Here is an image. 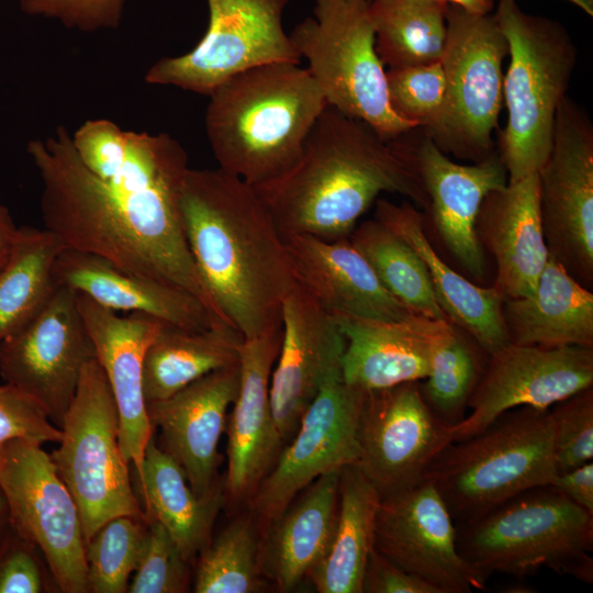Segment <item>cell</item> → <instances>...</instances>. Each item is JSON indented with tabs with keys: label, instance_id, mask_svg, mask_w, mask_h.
<instances>
[{
	"label": "cell",
	"instance_id": "obj_8",
	"mask_svg": "<svg viewBox=\"0 0 593 593\" xmlns=\"http://www.w3.org/2000/svg\"><path fill=\"white\" fill-rule=\"evenodd\" d=\"M60 429L51 458L77 504L86 544L114 517L147 521L122 452L116 404L97 358L85 366Z\"/></svg>",
	"mask_w": 593,
	"mask_h": 593
},
{
	"label": "cell",
	"instance_id": "obj_38",
	"mask_svg": "<svg viewBox=\"0 0 593 593\" xmlns=\"http://www.w3.org/2000/svg\"><path fill=\"white\" fill-rule=\"evenodd\" d=\"M488 358L475 339L454 324L447 338L436 348L419 389L427 405L449 426L465 418Z\"/></svg>",
	"mask_w": 593,
	"mask_h": 593
},
{
	"label": "cell",
	"instance_id": "obj_29",
	"mask_svg": "<svg viewBox=\"0 0 593 593\" xmlns=\"http://www.w3.org/2000/svg\"><path fill=\"white\" fill-rule=\"evenodd\" d=\"M508 342L593 348V293L551 256L528 296L504 299Z\"/></svg>",
	"mask_w": 593,
	"mask_h": 593
},
{
	"label": "cell",
	"instance_id": "obj_33",
	"mask_svg": "<svg viewBox=\"0 0 593 593\" xmlns=\"http://www.w3.org/2000/svg\"><path fill=\"white\" fill-rule=\"evenodd\" d=\"M243 340L228 326L188 329L164 323L144 358L146 403L166 399L211 372L238 365Z\"/></svg>",
	"mask_w": 593,
	"mask_h": 593
},
{
	"label": "cell",
	"instance_id": "obj_47",
	"mask_svg": "<svg viewBox=\"0 0 593 593\" xmlns=\"http://www.w3.org/2000/svg\"><path fill=\"white\" fill-rule=\"evenodd\" d=\"M570 501L593 514V462L559 472L549 484Z\"/></svg>",
	"mask_w": 593,
	"mask_h": 593
},
{
	"label": "cell",
	"instance_id": "obj_34",
	"mask_svg": "<svg viewBox=\"0 0 593 593\" xmlns=\"http://www.w3.org/2000/svg\"><path fill=\"white\" fill-rule=\"evenodd\" d=\"M66 246L51 231L19 226L0 267V344L26 324L57 287L54 264Z\"/></svg>",
	"mask_w": 593,
	"mask_h": 593
},
{
	"label": "cell",
	"instance_id": "obj_23",
	"mask_svg": "<svg viewBox=\"0 0 593 593\" xmlns=\"http://www.w3.org/2000/svg\"><path fill=\"white\" fill-rule=\"evenodd\" d=\"M77 303L93 342L97 360L109 381L120 419V444L125 459L142 471L146 446L154 436L143 390V365L148 346L165 322L132 312L120 315L87 295Z\"/></svg>",
	"mask_w": 593,
	"mask_h": 593
},
{
	"label": "cell",
	"instance_id": "obj_2",
	"mask_svg": "<svg viewBox=\"0 0 593 593\" xmlns=\"http://www.w3.org/2000/svg\"><path fill=\"white\" fill-rule=\"evenodd\" d=\"M181 214L195 267L244 339L281 326L294 286L283 236L254 186L221 168L189 169Z\"/></svg>",
	"mask_w": 593,
	"mask_h": 593
},
{
	"label": "cell",
	"instance_id": "obj_13",
	"mask_svg": "<svg viewBox=\"0 0 593 593\" xmlns=\"http://www.w3.org/2000/svg\"><path fill=\"white\" fill-rule=\"evenodd\" d=\"M538 174L539 213L549 256L593 286V124L570 97L560 103L550 152Z\"/></svg>",
	"mask_w": 593,
	"mask_h": 593
},
{
	"label": "cell",
	"instance_id": "obj_11",
	"mask_svg": "<svg viewBox=\"0 0 593 593\" xmlns=\"http://www.w3.org/2000/svg\"><path fill=\"white\" fill-rule=\"evenodd\" d=\"M0 486L13 529L43 557L59 592L89 593L77 504L42 445L15 439L0 455Z\"/></svg>",
	"mask_w": 593,
	"mask_h": 593
},
{
	"label": "cell",
	"instance_id": "obj_28",
	"mask_svg": "<svg viewBox=\"0 0 593 593\" xmlns=\"http://www.w3.org/2000/svg\"><path fill=\"white\" fill-rule=\"evenodd\" d=\"M374 219L403 238L426 266L436 300L447 320L470 334L490 356L508 344L503 318L504 298L449 267L429 242L423 214L410 202L376 200Z\"/></svg>",
	"mask_w": 593,
	"mask_h": 593
},
{
	"label": "cell",
	"instance_id": "obj_35",
	"mask_svg": "<svg viewBox=\"0 0 593 593\" xmlns=\"http://www.w3.org/2000/svg\"><path fill=\"white\" fill-rule=\"evenodd\" d=\"M448 4L439 0H370L376 51L382 64L400 68L440 61Z\"/></svg>",
	"mask_w": 593,
	"mask_h": 593
},
{
	"label": "cell",
	"instance_id": "obj_25",
	"mask_svg": "<svg viewBox=\"0 0 593 593\" xmlns=\"http://www.w3.org/2000/svg\"><path fill=\"white\" fill-rule=\"evenodd\" d=\"M345 337L344 381L361 391H377L424 380L436 348L452 323L415 314L384 322L334 316Z\"/></svg>",
	"mask_w": 593,
	"mask_h": 593
},
{
	"label": "cell",
	"instance_id": "obj_9",
	"mask_svg": "<svg viewBox=\"0 0 593 593\" xmlns=\"http://www.w3.org/2000/svg\"><path fill=\"white\" fill-rule=\"evenodd\" d=\"M369 4L315 0L314 18L301 21L289 35L327 104L391 139L418 126L398 116L389 103Z\"/></svg>",
	"mask_w": 593,
	"mask_h": 593
},
{
	"label": "cell",
	"instance_id": "obj_27",
	"mask_svg": "<svg viewBox=\"0 0 593 593\" xmlns=\"http://www.w3.org/2000/svg\"><path fill=\"white\" fill-rule=\"evenodd\" d=\"M54 278L115 312L144 313L188 329L227 326L188 291L123 270L96 254L65 247L55 260Z\"/></svg>",
	"mask_w": 593,
	"mask_h": 593
},
{
	"label": "cell",
	"instance_id": "obj_37",
	"mask_svg": "<svg viewBox=\"0 0 593 593\" xmlns=\"http://www.w3.org/2000/svg\"><path fill=\"white\" fill-rule=\"evenodd\" d=\"M259 522L253 515L232 521L198 555L195 593H255L261 580Z\"/></svg>",
	"mask_w": 593,
	"mask_h": 593
},
{
	"label": "cell",
	"instance_id": "obj_50",
	"mask_svg": "<svg viewBox=\"0 0 593 593\" xmlns=\"http://www.w3.org/2000/svg\"><path fill=\"white\" fill-rule=\"evenodd\" d=\"M12 530L10 510L7 497L0 486V548Z\"/></svg>",
	"mask_w": 593,
	"mask_h": 593
},
{
	"label": "cell",
	"instance_id": "obj_22",
	"mask_svg": "<svg viewBox=\"0 0 593 593\" xmlns=\"http://www.w3.org/2000/svg\"><path fill=\"white\" fill-rule=\"evenodd\" d=\"M282 326L244 339L239 348V388L227 416L225 499L248 501L277 460L283 443L272 416L269 385Z\"/></svg>",
	"mask_w": 593,
	"mask_h": 593
},
{
	"label": "cell",
	"instance_id": "obj_36",
	"mask_svg": "<svg viewBox=\"0 0 593 593\" xmlns=\"http://www.w3.org/2000/svg\"><path fill=\"white\" fill-rule=\"evenodd\" d=\"M348 239L395 299L415 314L447 320L425 264L403 238L373 217L356 225Z\"/></svg>",
	"mask_w": 593,
	"mask_h": 593
},
{
	"label": "cell",
	"instance_id": "obj_20",
	"mask_svg": "<svg viewBox=\"0 0 593 593\" xmlns=\"http://www.w3.org/2000/svg\"><path fill=\"white\" fill-rule=\"evenodd\" d=\"M413 167L428 195L427 212L438 238L458 266L473 279L486 271L485 253L475 233V220L485 195L507 183L497 152L472 164H458L422 133L406 132Z\"/></svg>",
	"mask_w": 593,
	"mask_h": 593
},
{
	"label": "cell",
	"instance_id": "obj_5",
	"mask_svg": "<svg viewBox=\"0 0 593 593\" xmlns=\"http://www.w3.org/2000/svg\"><path fill=\"white\" fill-rule=\"evenodd\" d=\"M494 16L510 55L503 78L507 119L496 152L507 182H515L537 172L550 152L578 52L561 23L524 12L516 0H499Z\"/></svg>",
	"mask_w": 593,
	"mask_h": 593
},
{
	"label": "cell",
	"instance_id": "obj_18",
	"mask_svg": "<svg viewBox=\"0 0 593 593\" xmlns=\"http://www.w3.org/2000/svg\"><path fill=\"white\" fill-rule=\"evenodd\" d=\"M374 548L437 593L485 588L488 579L460 555L454 518L426 479L381 497Z\"/></svg>",
	"mask_w": 593,
	"mask_h": 593
},
{
	"label": "cell",
	"instance_id": "obj_14",
	"mask_svg": "<svg viewBox=\"0 0 593 593\" xmlns=\"http://www.w3.org/2000/svg\"><path fill=\"white\" fill-rule=\"evenodd\" d=\"M365 391L332 376L260 481L248 504L259 524L276 522L318 477L358 463V427Z\"/></svg>",
	"mask_w": 593,
	"mask_h": 593
},
{
	"label": "cell",
	"instance_id": "obj_43",
	"mask_svg": "<svg viewBox=\"0 0 593 593\" xmlns=\"http://www.w3.org/2000/svg\"><path fill=\"white\" fill-rule=\"evenodd\" d=\"M15 439L43 445L59 443L61 429L49 418L43 405L15 385L0 384V455Z\"/></svg>",
	"mask_w": 593,
	"mask_h": 593
},
{
	"label": "cell",
	"instance_id": "obj_32",
	"mask_svg": "<svg viewBox=\"0 0 593 593\" xmlns=\"http://www.w3.org/2000/svg\"><path fill=\"white\" fill-rule=\"evenodd\" d=\"M380 500L377 488L356 465L340 470L333 536L307 577L318 593H362Z\"/></svg>",
	"mask_w": 593,
	"mask_h": 593
},
{
	"label": "cell",
	"instance_id": "obj_40",
	"mask_svg": "<svg viewBox=\"0 0 593 593\" xmlns=\"http://www.w3.org/2000/svg\"><path fill=\"white\" fill-rule=\"evenodd\" d=\"M385 79L389 103L401 119L423 127L440 110L446 89L440 61L389 68Z\"/></svg>",
	"mask_w": 593,
	"mask_h": 593
},
{
	"label": "cell",
	"instance_id": "obj_7",
	"mask_svg": "<svg viewBox=\"0 0 593 593\" xmlns=\"http://www.w3.org/2000/svg\"><path fill=\"white\" fill-rule=\"evenodd\" d=\"M463 559L486 579L547 568L591 583L593 514L551 485L525 491L457 532Z\"/></svg>",
	"mask_w": 593,
	"mask_h": 593
},
{
	"label": "cell",
	"instance_id": "obj_45",
	"mask_svg": "<svg viewBox=\"0 0 593 593\" xmlns=\"http://www.w3.org/2000/svg\"><path fill=\"white\" fill-rule=\"evenodd\" d=\"M38 550L12 527L0 548V593L58 591ZM43 558V557H42Z\"/></svg>",
	"mask_w": 593,
	"mask_h": 593
},
{
	"label": "cell",
	"instance_id": "obj_16",
	"mask_svg": "<svg viewBox=\"0 0 593 593\" xmlns=\"http://www.w3.org/2000/svg\"><path fill=\"white\" fill-rule=\"evenodd\" d=\"M358 441L357 467L382 497L421 482L454 440L451 426L427 405L418 381L366 392Z\"/></svg>",
	"mask_w": 593,
	"mask_h": 593
},
{
	"label": "cell",
	"instance_id": "obj_39",
	"mask_svg": "<svg viewBox=\"0 0 593 593\" xmlns=\"http://www.w3.org/2000/svg\"><path fill=\"white\" fill-rule=\"evenodd\" d=\"M148 521L118 516L86 544L90 592L125 593L145 546Z\"/></svg>",
	"mask_w": 593,
	"mask_h": 593
},
{
	"label": "cell",
	"instance_id": "obj_6",
	"mask_svg": "<svg viewBox=\"0 0 593 593\" xmlns=\"http://www.w3.org/2000/svg\"><path fill=\"white\" fill-rule=\"evenodd\" d=\"M557 474L549 410H510L480 433L452 441L424 479L454 519L473 521L516 495L549 485Z\"/></svg>",
	"mask_w": 593,
	"mask_h": 593
},
{
	"label": "cell",
	"instance_id": "obj_46",
	"mask_svg": "<svg viewBox=\"0 0 593 593\" xmlns=\"http://www.w3.org/2000/svg\"><path fill=\"white\" fill-rule=\"evenodd\" d=\"M362 593H437V591L373 548L363 574Z\"/></svg>",
	"mask_w": 593,
	"mask_h": 593
},
{
	"label": "cell",
	"instance_id": "obj_4",
	"mask_svg": "<svg viewBox=\"0 0 593 593\" xmlns=\"http://www.w3.org/2000/svg\"><path fill=\"white\" fill-rule=\"evenodd\" d=\"M205 132L219 168L251 186L271 181L300 158L327 101L296 63L239 72L209 96Z\"/></svg>",
	"mask_w": 593,
	"mask_h": 593
},
{
	"label": "cell",
	"instance_id": "obj_51",
	"mask_svg": "<svg viewBox=\"0 0 593 593\" xmlns=\"http://www.w3.org/2000/svg\"><path fill=\"white\" fill-rule=\"evenodd\" d=\"M568 1L577 5L585 14L593 16V0H568Z\"/></svg>",
	"mask_w": 593,
	"mask_h": 593
},
{
	"label": "cell",
	"instance_id": "obj_12",
	"mask_svg": "<svg viewBox=\"0 0 593 593\" xmlns=\"http://www.w3.org/2000/svg\"><path fill=\"white\" fill-rule=\"evenodd\" d=\"M289 0H206L209 23L199 43L180 56L161 57L145 72L149 85L210 96L233 76L301 56L283 29Z\"/></svg>",
	"mask_w": 593,
	"mask_h": 593
},
{
	"label": "cell",
	"instance_id": "obj_48",
	"mask_svg": "<svg viewBox=\"0 0 593 593\" xmlns=\"http://www.w3.org/2000/svg\"><path fill=\"white\" fill-rule=\"evenodd\" d=\"M18 228L10 210L0 204V267L12 250Z\"/></svg>",
	"mask_w": 593,
	"mask_h": 593
},
{
	"label": "cell",
	"instance_id": "obj_24",
	"mask_svg": "<svg viewBox=\"0 0 593 593\" xmlns=\"http://www.w3.org/2000/svg\"><path fill=\"white\" fill-rule=\"evenodd\" d=\"M294 281L333 316L396 322L413 315L379 281L348 238L283 236Z\"/></svg>",
	"mask_w": 593,
	"mask_h": 593
},
{
	"label": "cell",
	"instance_id": "obj_31",
	"mask_svg": "<svg viewBox=\"0 0 593 593\" xmlns=\"http://www.w3.org/2000/svg\"><path fill=\"white\" fill-rule=\"evenodd\" d=\"M136 477L147 521L161 524L191 563L211 539L214 522L226 500L224 488L210 496H198L182 468L158 447L154 436L146 446L142 471Z\"/></svg>",
	"mask_w": 593,
	"mask_h": 593
},
{
	"label": "cell",
	"instance_id": "obj_41",
	"mask_svg": "<svg viewBox=\"0 0 593 593\" xmlns=\"http://www.w3.org/2000/svg\"><path fill=\"white\" fill-rule=\"evenodd\" d=\"M189 564L167 529L158 522L149 521L143 553L127 592H187Z\"/></svg>",
	"mask_w": 593,
	"mask_h": 593
},
{
	"label": "cell",
	"instance_id": "obj_1",
	"mask_svg": "<svg viewBox=\"0 0 593 593\" xmlns=\"http://www.w3.org/2000/svg\"><path fill=\"white\" fill-rule=\"evenodd\" d=\"M26 150L42 181L44 228L68 248L188 291L230 325L187 243L180 201L190 167L175 137L91 119L74 134L58 125Z\"/></svg>",
	"mask_w": 593,
	"mask_h": 593
},
{
	"label": "cell",
	"instance_id": "obj_44",
	"mask_svg": "<svg viewBox=\"0 0 593 593\" xmlns=\"http://www.w3.org/2000/svg\"><path fill=\"white\" fill-rule=\"evenodd\" d=\"M126 0H20L23 13L57 20L80 32L115 30L120 26Z\"/></svg>",
	"mask_w": 593,
	"mask_h": 593
},
{
	"label": "cell",
	"instance_id": "obj_21",
	"mask_svg": "<svg viewBox=\"0 0 593 593\" xmlns=\"http://www.w3.org/2000/svg\"><path fill=\"white\" fill-rule=\"evenodd\" d=\"M239 388V363L211 372L172 395L147 402L164 450L182 468L192 491L206 497L223 486L219 444Z\"/></svg>",
	"mask_w": 593,
	"mask_h": 593
},
{
	"label": "cell",
	"instance_id": "obj_26",
	"mask_svg": "<svg viewBox=\"0 0 593 593\" xmlns=\"http://www.w3.org/2000/svg\"><path fill=\"white\" fill-rule=\"evenodd\" d=\"M475 233L496 266L493 288L504 298L530 295L549 251L539 213L538 174L489 192L475 220Z\"/></svg>",
	"mask_w": 593,
	"mask_h": 593
},
{
	"label": "cell",
	"instance_id": "obj_49",
	"mask_svg": "<svg viewBox=\"0 0 593 593\" xmlns=\"http://www.w3.org/2000/svg\"><path fill=\"white\" fill-rule=\"evenodd\" d=\"M450 4H456L463 10L474 14H490L494 9L493 0H439Z\"/></svg>",
	"mask_w": 593,
	"mask_h": 593
},
{
	"label": "cell",
	"instance_id": "obj_3",
	"mask_svg": "<svg viewBox=\"0 0 593 593\" xmlns=\"http://www.w3.org/2000/svg\"><path fill=\"white\" fill-rule=\"evenodd\" d=\"M282 236L348 238L381 192L399 193L427 210L405 134L381 137L365 122L326 105L299 160L282 176L254 186Z\"/></svg>",
	"mask_w": 593,
	"mask_h": 593
},
{
	"label": "cell",
	"instance_id": "obj_17",
	"mask_svg": "<svg viewBox=\"0 0 593 593\" xmlns=\"http://www.w3.org/2000/svg\"><path fill=\"white\" fill-rule=\"evenodd\" d=\"M593 387V348L508 343L489 356L465 418L451 426L454 441L467 439L503 413L523 406L549 410Z\"/></svg>",
	"mask_w": 593,
	"mask_h": 593
},
{
	"label": "cell",
	"instance_id": "obj_19",
	"mask_svg": "<svg viewBox=\"0 0 593 593\" xmlns=\"http://www.w3.org/2000/svg\"><path fill=\"white\" fill-rule=\"evenodd\" d=\"M281 326L269 396L276 427L286 444L324 383L342 372L346 343L334 316L296 283L283 300Z\"/></svg>",
	"mask_w": 593,
	"mask_h": 593
},
{
	"label": "cell",
	"instance_id": "obj_42",
	"mask_svg": "<svg viewBox=\"0 0 593 593\" xmlns=\"http://www.w3.org/2000/svg\"><path fill=\"white\" fill-rule=\"evenodd\" d=\"M557 473L593 459V387L549 409Z\"/></svg>",
	"mask_w": 593,
	"mask_h": 593
},
{
	"label": "cell",
	"instance_id": "obj_30",
	"mask_svg": "<svg viewBox=\"0 0 593 593\" xmlns=\"http://www.w3.org/2000/svg\"><path fill=\"white\" fill-rule=\"evenodd\" d=\"M340 470L318 477L271 525L262 542V572L281 592L309 577L325 555L335 527Z\"/></svg>",
	"mask_w": 593,
	"mask_h": 593
},
{
	"label": "cell",
	"instance_id": "obj_15",
	"mask_svg": "<svg viewBox=\"0 0 593 593\" xmlns=\"http://www.w3.org/2000/svg\"><path fill=\"white\" fill-rule=\"evenodd\" d=\"M94 358L76 291L57 284L45 305L0 344V376L37 400L60 428L81 372Z\"/></svg>",
	"mask_w": 593,
	"mask_h": 593
},
{
	"label": "cell",
	"instance_id": "obj_10",
	"mask_svg": "<svg viewBox=\"0 0 593 593\" xmlns=\"http://www.w3.org/2000/svg\"><path fill=\"white\" fill-rule=\"evenodd\" d=\"M446 24L444 102L418 128L446 155L478 163L496 152L507 42L492 13L474 14L449 3Z\"/></svg>",
	"mask_w": 593,
	"mask_h": 593
}]
</instances>
